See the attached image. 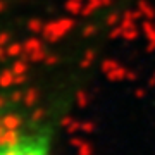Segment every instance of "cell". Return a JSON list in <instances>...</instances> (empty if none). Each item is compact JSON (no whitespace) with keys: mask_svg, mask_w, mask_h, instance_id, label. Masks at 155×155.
<instances>
[{"mask_svg":"<svg viewBox=\"0 0 155 155\" xmlns=\"http://www.w3.org/2000/svg\"><path fill=\"white\" fill-rule=\"evenodd\" d=\"M55 119L40 105L0 104V155H54Z\"/></svg>","mask_w":155,"mask_h":155,"instance_id":"cell-1","label":"cell"}]
</instances>
